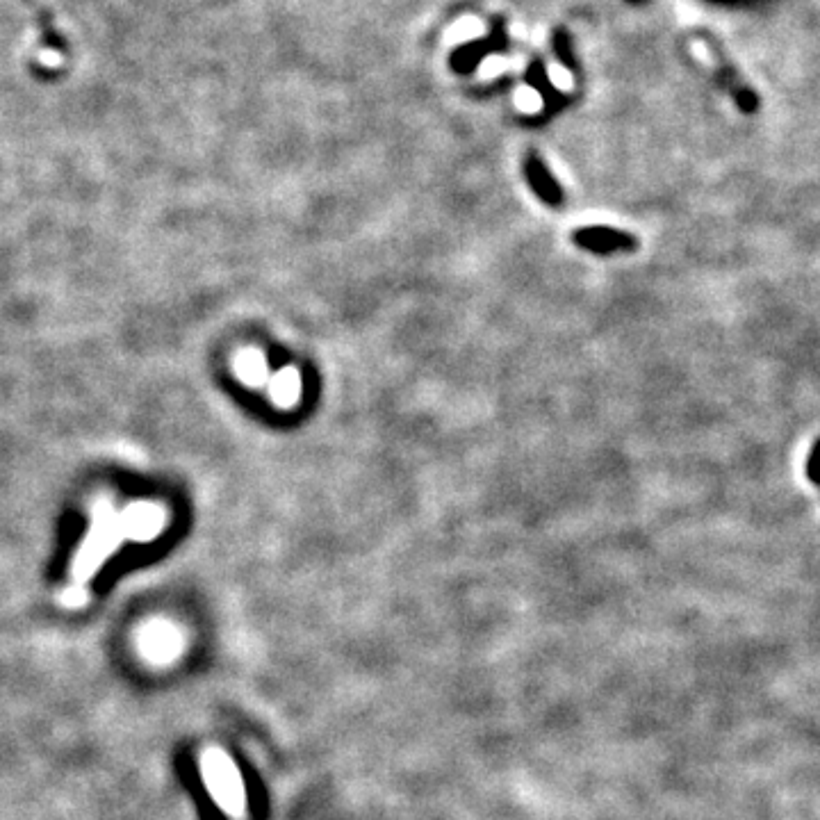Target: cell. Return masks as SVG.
I'll return each mask as SVG.
<instances>
[{
	"mask_svg": "<svg viewBox=\"0 0 820 820\" xmlns=\"http://www.w3.org/2000/svg\"><path fill=\"white\" fill-rule=\"evenodd\" d=\"M242 367H240V372L246 376V379H260L262 374H265V365H262V360L260 358H249V360H242L240 363Z\"/></svg>",
	"mask_w": 820,
	"mask_h": 820,
	"instance_id": "cell-7",
	"label": "cell"
},
{
	"mask_svg": "<svg viewBox=\"0 0 820 820\" xmlns=\"http://www.w3.org/2000/svg\"><path fill=\"white\" fill-rule=\"evenodd\" d=\"M707 48H709V53L713 55V62H716V64H713V71L718 73V80L723 82V85L729 89V94L734 96V101H736L738 108H741L743 112H748V114L757 112V108H759V98H757V94H754L748 85H745L743 78L738 76V71L734 69V64L727 62L723 51H720V48H718L716 44H711V41H707Z\"/></svg>",
	"mask_w": 820,
	"mask_h": 820,
	"instance_id": "cell-2",
	"label": "cell"
},
{
	"mask_svg": "<svg viewBox=\"0 0 820 820\" xmlns=\"http://www.w3.org/2000/svg\"><path fill=\"white\" fill-rule=\"evenodd\" d=\"M524 174L531 185V190L540 196V201L547 205H561L563 201V190L559 185V180L552 176V171L547 169V164L538 158L536 153H531L527 162H524Z\"/></svg>",
	"mask_w": 820,
	"mask_h": 820,
	"instance_id": "cell-4",
	"label": "cell"
},
{
	"mask_svg": "<svg viewBox=\"0 0 820 820\" xmlns=\"http://www.w3.org/2000/svg\"><path fill=\"white\" fill-rule=\"evenodd\" d=\"M208 782L212 789H215L221 805H226V807L242 805V786H240L242 782H240V775L233 770L231 761H226L224 757H215V761H210Z\"/></svg>",
	"mask_w": 820,
	"mask_h": 820,
	"instance_id": "cell-3",
	"label": "cell"
},
{
	"mask_svg": "<svg viewBox=\"0 0 820 820\" xmlns=\"http://www.w3.org/2000/svg\"><path fill=\"white\" fill-rule=\"evenodd\" d=\"M39 62L44 64V67H60V64H62V57H60V53L44 51V53H39Z\"/></svg>",
	"mask_w": 820,
	"mask_h": 820,
	"instance_id": "cell-8",
	"label": "cell"
},
{
	"mask_svg": "<svg viewBox=\"0 0 820 820\" xmlns=\"http://www.w3.org/2000/svg\"><path fill=\"white\" fill-rule=\"evenodd\" d=\"M574 244L579 249L595 253V256H609V253H634L641 242H638L636 235L625 233V231H615L609 226H586L574 231L572 235Z\"/></svg>",
	"mask_w": 820,
	"mask_h": 820,
	"instance_id": "cell-1",
	"label": "cell"
},
{
	"mask_svg": "<svg viewBox=\"0 0 820 820\" xmlns=\"http://www.w3.org/2000/svg\"><path fill=\"white\" fill-rule=\"evenodd\" d=\"M805 472H807V479L814 483V486H820V438L814 442V447H811L809 451Z\"/></svg>",
	"mask_w": 820,
	"mask_h": 820,
	"instance_id": "cell-6",
	"label": "cell"
},
{
	"mask_svg": "<svg viewBox=\"0 0 820 820\" xmlns=\"http://www.w3.org/2000/svg\"><path fill=\"white\" fill-rule=\"evenodd\" d=\"M276 397L283 401V404H290V401L297 399V390H299V383H297V376L292 372H283L278 376L276 381Z\"/></svg>",
	"mask_w": 820,
	"mask_h": 820,
	"instance_id": "cell-5",
	"label": "cell"
}]
</instances>
